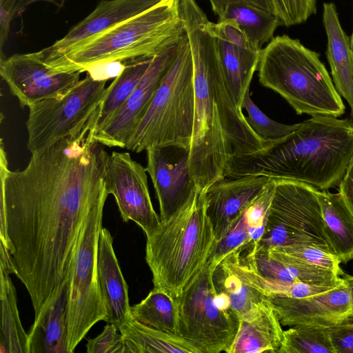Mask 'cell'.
<instances>
[{"label": "cell", "mask_w": 353, "mask_h": 353, "mask_svg": "<svg viewBox=\"0 0 353 353\" xmlns=\"http://www.w3.org/2000/svg\"><path fill=\"white\" fill-rule=\"evenodd\" d=\"M94 114L81 128L32 154L21 170L8 169L0 152V242L12 274L25 285L34 319L71 274L88 216L106 201L108 154L97 141Z\"/></svg>", "instance_id": "6da1fadb"}, {"label": "cell", "mask_w": 353, "mask_h": 353, "mask_svg": "<svg viewBox=\"0 0 353 353\" xmlns=\"http://www.w3.org/2000/svg\"><path fill=\"white\" fill-rule=\"evenodd\" d=\"M194 68V117L189 169L199 192L225 178L235 155L258 151L269 142L249 126L226 83L215 38L195 0H178Z\"/></svg>", "instance_id": "7a4b0ae2"}, {"label": "cell", "mask_w": 353, "mask_h": 353, "mask_svg": "<svg viewBox=\"0 0 353 353\" xmlns=\"http://www.w3.org/2000/svg\"><path fill=\"white\" fill-rule=\"evenodd\" d=\"M352 155L351 121L314 116L263 148L234 156L226 177L265 176L300 181L325 190L339 185Z\"/></svg>", "instance_id": "3957f363"}, {"label": "cell", "mask_w": 353, "mask_h": 353, "mask_svg": "<svg viewBox=\"0 0 353 353\" xmlns=\"http://www.w3.org/2000/svg\"><path fill=\"white\" fill-rule=\"evenodd\" d=\"M184 31L178 0H163L64 52L40 53L54 71L81 73L99 63L154 57Z\"/></svg>", "instance_id": "277c9868"}, {"label": "cell", "mask_w": 353, "mask_h": 353, "mask_svg": "<svg viewBox=\"0 0 353 353\" xmlns=\"http://www.w3.org/2000/svg\"><path fill=\"white\" fill-rule=\"evenodd\" d=\"M146 237L145 261L154 287L177 299L216 245L204 192H198L183 208L161 220Z\"/></svg>", "instance_id": "5b68a950"}, {"label": "cell", "mask_w": 353, "mask_h": 353, "mask_svg": "<svg viewBox=\"0 0 353 353\" xmlns=\"http://www.w3.org/2000/svg\"><path fill=\"white\" fill-rule=\"evenodd\" d=\"M262 85L280 94L297 114L339 117L345 110L320 54L288 35L273 37L261 51Z\"/></svg>", "instance_id": "8992f818"}, {"label": "cell", "mask_w": 353, "mask_h": 353, "mask_svg": "<svg viewBox=\"0 0 353 353\" xmlns=\"http://www.w3.org/2000/svg\"><path fill=\"white\" fill-rule=\"evenodd\" d=\"M194 103L193 61L185 32L173 62L125 148L137 153L151 146L190 149Z\"/></svg>", "instance_id": "52a82bcc"}, {"label": "cell", "mask_w": 353, "mask_h": 353, "mask_svg": "<svg viewBox=\"0 0 353 353\" xmlns=\"http://www.w3.org/2000/svg\"><path fill=\"white\" fill-rule=\"evenodd\" d=\"M215 268L208 261L176 299L180 336L201 353L228 352L240 323L228 299L216 290L213 281Z\"/></svg>", "instance_id": "ba28073f"}, {"label": "cell", "mask_w": 353, "mask_h": 353, "mask_svg": "<svg viewBox=\"0 0 353 353\" xmlns=\"http://www.w3.org/2000/svg\"><path fill=\"white\" fill-rule=\"evenodd\" d=\"M105 201L89 214L77 243L67 305L68 352L72 353L106 310L97 274V247Z\"/></svg>", "instance_id": "9c48e42d"}, {"label": "cell", "mask_w": 353, "mask_h": 353, "mask_svg": "<svg viewBox=\"0 0 353 353\" xmlns=\"http://www.w3.org/2000/svg\"><path fill=\"white\" fill-rule=\"evenodd\" d=\"M274 181V190L265 233L257 249L268 250L279 246L311 245L331 252L317 189L296 181Z\"/></svg>", "instance_id": "30bf717a"}, {"label": "cell", "mask_w": 353, "mask_h": 353, "mask_svg": "<svg viewBox=\"0 0 353 353\" xmlns=\"http://www.w3.org/2000/svg\"><path fill=\"white\" fill-rule=\"evenodd\" d=\"M107 80L88 74L63 95L44 99L29 108L27 148L31 154L44 150L85 125L106 92Z\"/></svg>", "instance_id": "8fae6325"}, {"label": "cell", "mask_w": 353, "mask_h": 353, "mask_svg": "<svg viewBox=\"0 0 353 353\" xmlns=\"http://www.w3.org/2000/svg\"><path fill=\"white\" fill-rule=\"evenodd\" d=\"M146 172L129 152H113L107 161L105 181L122 220L134 221L147 236L158 228L161 219L152 203Z\"/></svg>", "instance_id": "7c38bea8"}, {"label": "cell", "mask_w": 353, "mask_h": 353, "mask_svg": "<svg viewBox=\"0 0 353 353\" xmlns=\"http://www.w3.org/2000/svg\"><path fill=\"white\" fill-rule=\"evenodd\" d=\"M185 34V31L153 57L129 98L109 123L95 132L94 137L98 142L110 148H125L173 62Z\"/></svg>", "instance_id": "4fadbf2b"}, {"label": "cell", "mask_w": 353, "mask_h": 353, "mask_svg": "<svg viewBox=\"0 0 353 353\" xmlns=\"http://www.w3.org/2000/svg\"><path fill=\"white\" fill-rule=\"evenodd\" d=\"M80 74L54 71L39 51L1 59V77L22 108L63 95L80 80Z\"/></svg>", "instance_id": "5bb4252c"}, {"label": "cell", "mask_w": 353, "mask_h": 353, "mask_svg": "<svg viewBox=\"0 0 353 353\" xmlns=\"http://www.w3.org/2000/svg\"><path fill=\"white\" fill-rule=\"evenodd\" d=\"M344 282L310 297H268L281 325L331 327L353 322V275L344 274Z\"/></svg>", "instance_id": "9a60e30c"}, {"label": "cell", "mask_w": 353, "mask_h": 353, "mask_svg": "<svg viewBox=\"0 0 353 353\" xmlns=\"http://www.w3.org/2000/svg\"><path fill=\"white\" fill-rule=\"evenodd\" d=\"M145 170L159 203L160 219L183 208L199 192L189 169L190 149L178 146H151L146 150Z\"/></svg>", "instance_id": "2e32d148"}, {"label": "cell", "mask_w": 353, "mask_h": 353, "mask_svg": "<svg viewBox=\"0 0 353 353\" xmlns=\"http://www.w3.org/2000/svg\"><path fill=\"white\" fill-rule=\"evenodd\" d=\"M206 28L215 38L226 83L236 107L242 110L262 49L252 45L232 21H219L214 23L208 20Z\"/></svg>", "instance_id": "e0dca14e"}, {"label": "cell", "mask_w": 353, "mask_h": 353, "mask_svg": "<svg viewBox=\"0 0 353 353\" xmlns=\"http://www.w3.org/2000/svg\"><path fill=\"white\" fill-rule=\"evenodd\" d=\"M272 179L259 175L225 177L216 181L203 192L206 213L216 242L226 234Z\"/></svg>", "instance_id": "ac0fdd59"}, {"label": "cell", "mask_w": 353, "mask_h": 353, "mask_svg": "<svg viewBox=\"0 0 353 353\" xmlns=\"http://www.w3.org/2000/svg\"><path fill=\"white\" fill-rule=\"evenodd\" d=\"M163 0H103L62 39L44 48L60 53L153 8Z\"/></svg>", "instance_id": "d6986e66"}, {"label": "cell", "mask_w": 353, "mask_h": 353, "mask_svg": "<svg viewBox=\"0 0 353 353\" xmlns=\"http://www.w3.org/2000/svg\"><path fill=\"white\" fill-rule=\"evenodd\" d=\"M97 274L106 310L105 322L119 328L130 310L128 287L114 251L113 239L105 228H101L98 241Z\"/></svg>", "instance_id": "ffe728a7"}, {"label": "cell", "mask_w": 353, "mask_h": 353, "mask_svg": "<svg viewBox=\"0 0 353 353\" xmlns=\"http://www.w3.org/2000/svg\"><path fill=\"white\" fill-rule=\"evenodd\" d=\"M245 248L228 254L213 274L216 292L226 296L240 320L253 317L268 301L250 282L244 270L241 252Z\"/></svg>", "instance_id": "44dd1931"}, {"label": "cell", "mask_w": 353, "mask_h": 353, "mask_svg": "<svg viewBox=\"0 0 353 353\" xmlns=\"http://www.w3.org/2000/svg\"><path fill=\"white\" fill-rule=\"evenodd\" d=\"M323 23L327 43L326 57L335 88L348 103L353 121V56L350 38L343 30L334 3H324Z\"/></svg>", "instance_id": "7402d4cb"}, {"label": "cell", "mask_w": 353, "mask_h": 353, "mask_svg": "<svg viewBox=\"0 0 353 353\" xmlns=\"http://www.w3.org/2000/svg\"><path fill=\"white\" fill-rule=\"evenodd\" d=\"M71 274L59 294L40 314L28 334V353H68L67 305Z\"/></svg>", "instance_id": "603a6c76"}, {"label": "cell", "mask_w": 353, "mask_h": 353, "mask_svg": "<svg viewBox=\"0 0 353 353\" xmlns=\"http://www.w3.org/2000/svg\"><path fill=\"white\" fill-rule=\"evenodd\" d=\"M331 252L341 263L353 259V211L339 192L316 190Z\"/></svg>", "instance_id": "cb8c5ba5"}, {"label": "cell", "mask_w": 353, "mask_h": 353, "mask_svg": "<svg viewBox=\"0 0 353 353\" xmlns=\"http://www.w3.org/2000/svg\"><path fill=\"white\" fill-rule=\"evenodd\" d=\"M283 339L281 323L267 301L253 317L240 320L236 336L227 353L278 352Z\"/></svg>", "instance_id": "d4e9b609"}, {"label": "cell", "mask_w": 353, "mask_h": 353, "mask_svg": "<svg viewBox=\"0 0 353 353\" xmlns=\"http://www.w3.org/2000/svg\"><path fill=\"white\" fill-rule=\"evenodd\" d=\"M244 252L259 273L270 279L332 287L344 282L343 276L331 271L298 263L279 261L261 250L254 252L247 248Z\"/></svg>", "instance_id": "484cf974"}, {"label": "cell", "mask_w": 353, "mask_h": 353, "mask_svg": "<svg viewBox=\"0 0 353 353\" xmlns=\"http://www.w3.org/2000/svg\"><path fill=\"white\" fill-rule=\"evenodd\" d=\"M129 353H201L180 335L162 332L134 319L130 310L119 327Z\"/></svg>", "instance_id": "4316f807"}, {"label": "cell", "mask_w": 353, "mask_h": 353, "mask_svg": "<svg viewBox=\"0 0 353 353\" xmlns=\"http://www.w3.org/2000/svg\"><path fill=\"white\" fill-rule=\"evenodd\" d=\"M154 57L124 61L125 67L107 86V92L96 112L95 132L105 127L135 89Z\"/></svg>", "instance_id": "83f0119b"}, {"label": "cell", "mask_w": 353, "mask_h": 353, "mask_svg": "<svg viewBox=\"0 0 353 353\" xmlns=\"http://www.w3.org/2000/svg\"><path fill=\"white\" fill-rule=\"evenodd\" d=\"M10 274L0 268V352L28 353V333L20 321L17 292Z\"/></svg>", "instance_id": "f1b7e54d"}, {"label": "cell", "mask_w": 353, "mask_h": 353, "mask_svg": "<svg viewBox=\"0 0 353 353\" xmlns=\"http://www.w3.org/2000/svg\"><path fill=\"white\" fill-rule=\"evenodd\" d=\"M132 317L154 329L180 335L178 301L163 289L154 288L139 303L130 306Z\"/></svg>", "instance_id": "f546056e"}, {"label": "cell", "mask_w": 353, "mask_h": 353, "mask_svg": "<svg viewBox=\"0 0 353 353\" xmlns=\"http://www.w3.org/2000/svg\"><path fill=\"white\" fill-rule=\"evenodd\" d=\"M230 20L237 25L249 41L257 48L268 43L278 26L277 16L254 6L236 2L230 4L219 21Z\"/></svg>", "instance_id": "4dcf8cb0"}, {"label": "cell", "mask_w": 353, "mask_h": 353, "mask_svg": "<svg viewBox=\"0 0 353 353\" xmlns=\"http://www.w3.org/2000/svg\"><path fill=\"white\" fill-rule=\"evenodd\" d=\"M279 353H336L328 327L292 326L283 330Z\"/></svg>", "instance_id": "1f68e13d"}, {"label": "cell", "mask_w": 353, "mask_h": 353, "mask_svg": "<svg viewBox=\"0 0 353 353\" xmlns=\"http://www.w3.org/2000/svg\"><path fill=\"white\" fill-rule=\"evenodd\" d=\"M263 251H265L269 256L279 261L308 265L331 271L339 276H343L345 274L340 268L341 261L339 259L330 252L317 246H279Z\"/></svg>", "instance_id": "d6a6232c"}, {"label": "cell", "mask_w": 353, "mask_h": 353, "mask_svg": "<svg viewBox=\"0 0 353 353\" xmlns=\"http://www.w3.org/2000/svg\"><path fill=\"white\" fill-rule=\"evenodd\" d=\"M242 108H245L248 112L245 120L249 126L265 142L281 139L296 130L300 125V123L288 125L270 119L253 102L250 90L245 95Z\"/></svg>", "instance_id": "836d02e7"}, {"label": "cell", "mask_w": 353, "mask_h": 353, "mask_svg": "<svg viewBox=\"0 0 353 353\" xmlns=\"http://www.w3.org/2000/svg\"><path fill=\"white\" fill-rule=\"evenodd\" d=\"M274 190V181L272 179L244 212L249 227L250 244L256 249L265 233Z\"/></svg>", "instance_id": "e575fe53"}, {"label": "cell", "mask_w": 353, "mask_h": 353, "mask_svg": "<svg viewBox=\"0 0 353 353\" xmlns=\"http://www.w3.org/2000/svg\"><path fill=\"white\" fill-rule=\"evenodd\" d=\"M244 212L226 234L217 242L208 259V261L215 267L231 252L242 249L250 243L249 227Z\"/></svg>", "instance_id": "d590c367"}, {"label": "cell", "mask_w": 353, "mask_h": 353, "mask_svg": "<svg viewBox=\"0 0 353 353\" xmlns=\"http://www.w3.org/2000/svg\"><path fill=\"white\" fill-rule=\"evenodd\" d=\"M281 26L290 27L305 22L316 13V0H272Z\"/></svg>", "instance_id": "8d00e7d4"}, {"label": "cell", "mask_w": 353, "mask_h": 353, "mask_svg": "<svg viewBox=\"0 0 353 353\" xmlns=\"http://www.w3.org/2000/svg\"><path fill=\"white\" fill-rule=\"evenodd\" d=\"M86 352L88 353H129L118 327L111 323H107L100 334L88 341Z\"/></svg>", "instance_id": "74e56055"}, {"label": "cell", "mask_w": 353, "mask_h": 353, "mask_svg": "<svg viewBox=\"0 0 353 353\" xmlns=\"http://www.w3.org/2000/svg\"><path fill=\"white\" fill-rule=\"evenodd\" d=\"M67 0H0V14L7 17L10 21L22 14L31 4L38 2L51 3L59 10L63 7Z\"/></svg>", "instance_id": "f35d334b"}, {"label": "cell", "mask_w": 353, "mask_h": 353, "mask_svg": "<svg viewBox=\"0 0 353 353\" xmlns=\"http://www.w3.org/2000/svg\"><path fill=\"white\" fill-rule=\"evenodd\" d=\"M328 328L336 353H353V322Z\"/></svg>", "instance_id": "ab89813d"}, {"label": "cell", "mask_w": 353, "mask_h": 353, "mask_svg": "<svg viewBox=\"0 0 353 353\" xmlns=\"http://www.w3.org/2000/svg\"><path fill=\"white\" fill-rule=\"evenodd\" d=\"M214 13L220 18L227 7L233 3L244 2L254 6L271 14H276L272 0H208Z\"/></svg>", "instance_id": "60d3db41"}, {"label": "cell", "mask_w": 353, "mask_h": 353, "mask_svg": "<svg viewBox=\"0 0 353 353\" xmlns=\"http://www.w3.org/2000/svg\"><path fill=\"white\" fill-rule=\"evenodd\" d=\"M339 192L353 211V155L339 185Z\"/></svg>", "instance_id": "b9f144b4"}, {"label": "cell", "mask_w": 353, "mask_h": 353, "mask_svg": "<svg viewBox=\"0 0 353 353\" xmlns=\"http://www.w3.org/2000/svg\"><path fill=\"white\" fill-rule=\"evenodd\" d=\"M350 48H351V50H352V56H353V31H352L351 37L350 39ZM351 122L353 123V121Z\"/></svg>", "instance_id": "7bdbcfd3"}]
</instances>
